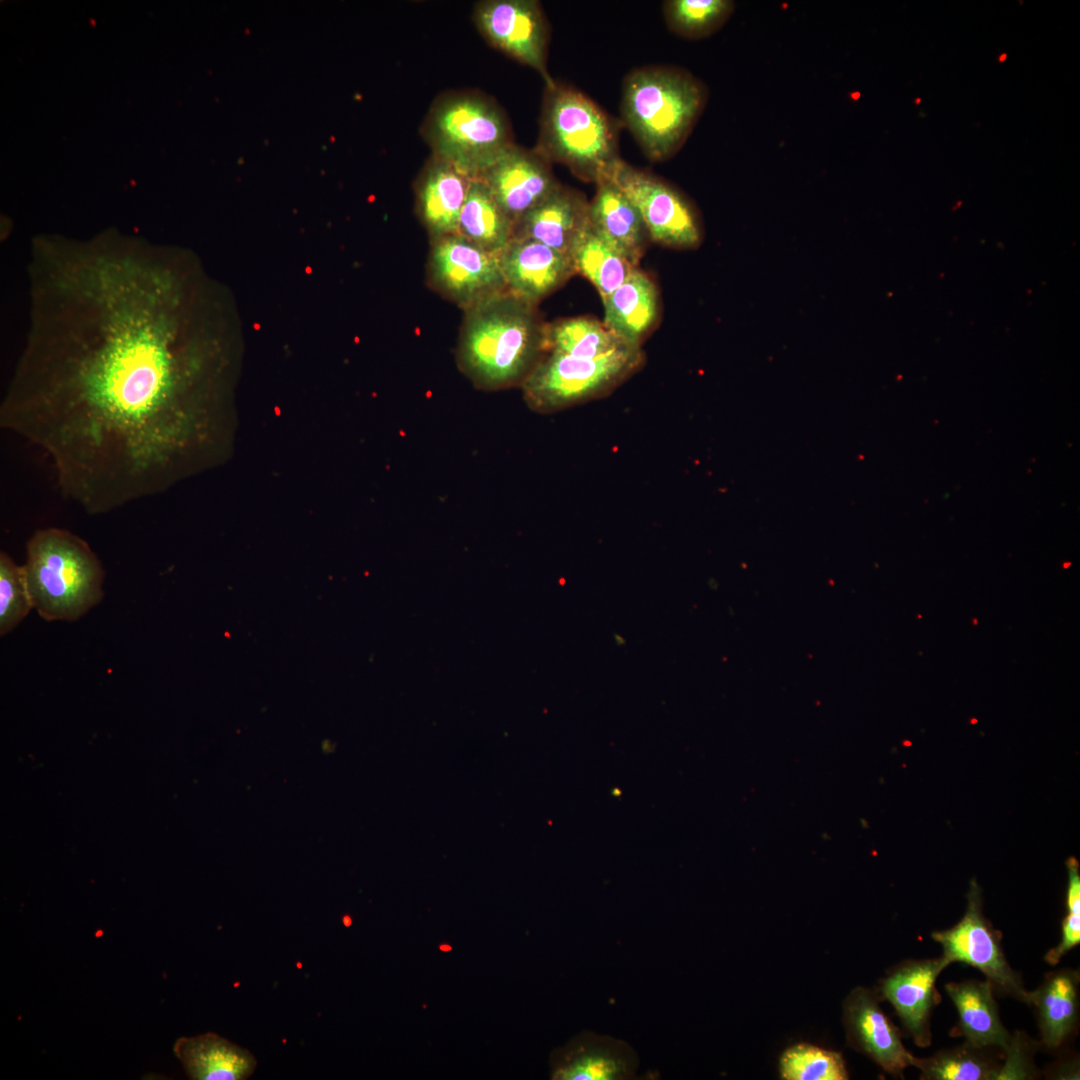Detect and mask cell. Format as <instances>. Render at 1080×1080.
<instances>
[{
	"label": "cell",
	"instance_id": "obj_12",
	"mask_svg": "<svg viewBox=\"0 0 1080 1080\" xmlns=\"http://www.w3.org/2000/svg\"><path fill=\"white\" fill-rule=\"evenodd\" d=\"M950 962L941 954L935 958L907 959L892 967L880 980V999L887 1000L899 1017L903 1030L921 1048L932 1043L931 1018L941 1001L936 981Z\"/></svg>",
	"mask_w": 1080,
	"mask_h": 1080
},
{
	"label": "cell",
	"instance_id": "obj_26",
	"mask_svg": "<svg viewBox=\"0 0 1080 1080\" xmlns=\"http://www.w3.org/2000/svg\"><path fill=\"white\" fill-rule=\"evenodd\" d=\"M568 255L576 274L595 286L602 301L637 267L596 232L590 222L574 241Z\"/></svg>",
	"mask_w": 1080,
	"mask_h": 1080
},
{
	"label": "cell",
	"instance_id": "obj_35",
	"mask_svg": "<svg viewBox=\"0 0 1080 1080\" xmlns=\"http://www.w3.org/2000/svg\"><path fill=\"white\" fill-rule=\"evenodd\" d=\"M1067 566H1070V563H1066V564L1064 565V568H1067Z\"/></svg>",
	"mask_w": 1080,
	"mask_h": 1080
},
{
	"label": "cell",
	"instance_id": "obj_24",
	"mask_svg": "<svg viewBox=\"0 0 1080 1080\" xmlns=\"http://www.w3.org/2000/svg\"><path fill=\"white\" fill-rule=\"evenodd\" d=\"M458 233L496 256L514 238V223L480 179L471 182L460 213Z\"/></svg>",
	"mask_w": 1080,
	"mask_h": 1080
},
{
	"label": "cell",
	"instance_id": "obj_30",
	"mask_svg": "<svg viewBox=\"0 0 1080 1080\" xmlns=\"http://www.w3.org/2000/svg\"><path fill=\"white\" fill-rule=\"evenodd\" d=\"M33 609L24 567L0 554V634L13 630Z\"/></svg>",
	"mask_w": 1080,
	"mask_h": 1080
},
{
	"label": "cell",
	"instance_id": "obj_7",
	"mask_svg": "<svg viewBox=\"0 0 1080 1080\" xmlns=\"http://www.w3.org/2000/svg\"><path fill=\"white\" fill-rule=\"evenodd\" d=\"M643 360L641 346L597 358L544 352L521 387L529 407L553 412L608 393L635 373Z\"/></svg>",
	"mask_w": 1080,
	"mask_h": 1080
},
{
	"label": "cell",
	"instance_id": "obj_23",
	"mask_svg": "<svg viewBox=\"0 0 1080 1080\" xmlns=\"http://www.w3.org/2000/svg\"><path fill=\"white\" fill-rule=\"evenodd\" d=\"M173 1052L192 1080H245L257 1066L250 1051L213 1032L180 1037Z\"/></svg>",
	"mask_w": 1080,
	"mask_h": 1080
},
{
	"label": "cell",
	"instance_id": "obj_17",
	"mask_svg": "<svg viewBox=\"0 0 1080 1080\" xmlns=\"http://www.w3.org/2000/svg\"><path fill=\"white\" fill-rule=\"evenodd\" d=\"M472 178L450 163L428 157L414 183L415 213L433 240L458 233Z\"/></svg>",
	"mask_w": 1080,
	"mask_h": 1080
},
{
	"label": "cell",
	"instance_id": "obj_27",
	"mask_svg": "<svg viewBox=\"0 0 1080 1080\" xmlns=\"http://www.w3.org/2000/svg\"><path fill=\"white\" fill-rule=\"evenodd\" d=\"M544 342V352H556L577 358H597L628 346H636L624 341L603 322L588 317L546 323Z\"/></svg>",
	"mask_w": 1080,
	"mask_h": 1080
},
{
	"label": "cell",
	"instance_id": "obj_29",
	"mask_svg": "<svg viewBox=\"0 0 1080 1080\" xmlns=\"http://www.w3.org/2000/svg\"><path fill=\"white\" fill-rule=\"evenodd\" d=\"M779 1072L785 1080H846L845 1061L836 1051L798 1043L780 1056Z\"/></svg>",
	"mask_w": 1080,
	"mask_h": 1080
},
{
	"label": "cell",
	"instance_id": "obj_3",
	"mask_svg": "<svg viewBox=\"0 0 1080 1080\" xmlns=\"http://www.w3.org/2000/svg\"><path fill=\"white\" fill-rule=\"evenodd\" d=\"M707 97L704 83L687 70L642 67L624 79L621 117L645 155L664 161L685 143Z\"/></svg>",
	"mask_w": 1080,
	"mask_h": 1080
},
{
	"label": "cell",
	"instance_id": "obj_25",
	"mask_svg": "<svg viewBox=\"0 0 1080 1080\" xmlns=\"http://www.w3.org/2000/svg\"><path fill=\"white\" fill-rule=\"evenodd\" d=\"M1003 1057L999 1048L964 1041L930 1057L914 1056L912 1066L920 1070L921 1080H996Z\"/></svg>",
	"mask_w": 1080,
	"mask_h": 1080
},
{
	"label": "cell",
	"instance_id": "obj_16",
	"mask_svg": "<svg viewBox=\"0 0 1080 1080\" xmlns=\"http://www.w3.org/2000/svg\"><path fill=\"white\" fill-rule=\"evenodd\" d=\"M499 261L506 289L535 305L576 274L567 254L531 239L513 238Z\"/></svg>",
	"mask_w": 1080,
	"mask_h": 1080
},
{
	"label": "cell",
	"instance_id": "obj_4",
	"mask_svg": "<svg viewBox=\"0 0 1080 1080\" xmlns=\"http://www.w3.org/2000/svg\"><path fill=\"white\" fill-rule=\"evenodd\" d=\"M619 125L582 92L554 79L545 84L534 149L583 181L610 178L622 159Z\"/></svg>",
	"mask_w": 1080,
	"mask_h": 1080
},
{
	"label": "cell",
	"instance_id": "obj_15",
	"mask_svg": "<svg viewBox=\"0 0 1080 1080\" xmlns=\"http://www.w3.org/2000/svg\"><path fill=\"white\" fill-rule=\"evenodd\" d=\"M550 1064L555 1080H631L639 1057L621 1039L583 1031L555 1050Z\"/></svg>",
	"mask_w": 1080,
	"mask_h": 1080
},
{
	"label": "cell",
	"instance_id": "obj_33",
	"mask_svg": "<svg viewBox=\"0 0 1080 1080\" xmlns=\"http://www.w3.org/2000/svg\"><path fill=\"white\" fill-rule=\"evenodd\" d=\"M1059 1059L1045 1068L1046 1079H1079V1058L1075 1053H1058Z\"/></svg>",
	"mask_w": 1080,
	"mask_h": 1080
},
{
	"label": "cell",
	"instance_id": "obj_10",
	"mask_svg": "<svg viewBox=\"0 0 1080 1080\" xmlns=\"http://www.w3.org/2000/svg\"><path fill=\"white\" fill-rule=\"evenodd\" d=\"M426 276L432 290L463 310L507 290L499 256L459 233L430 240Z\"/></svg>",
	"mask_w": 1080,
	"mask_h": 1080
},
{
	"label": "cell",
	"instance_id": "obj_28",
	"mask_svg": "<svg viewBox=\"0 0 1080 1080\" xmlns=\"http://www.w3.org/2000/svg\"><path fill=\"white\" fill-rule=\"evenodd\" d=\"M735 9L731 0H669L664 15L669 28L687 39H701L719 30Z\"/></svg>",
	"mask_w": 1080,
	"mask_h": 1080
},
{
	"label": "cell",
	"instance_id": "obj_21",
	"mask_svg": "<svg viewBox=\"0 0 1080 1080\" xmlns=\"http://www.w3.org/2000/svg\"><path fill=\"white\" fill-rule=\"evenodd\" d=\"M958 1013L952 1037L982 1047L1005 1050L1011 1033L1001 1021L992 984L987 979H967L944 985Z\"/></svg>",
	"mask_w": 1080,
	"mask_h": 1080
},
{
	"label": "cell",
	"instance_id": "obj_2",
	"mask_svg": "<svg viewBox=\"0 0 1080 1080\" xmlns=\"http://www.w3.org/2000/svg\"><path fill=\"white\" fill-rule=\"evenodd\" d=\"M463 311L456 349L462 373L482 390L521 385L545 351L537 305L505 290Z\"/></svg>",
	"mask_w": 1080,
	"mask_h": 1080
},
{
	"label": "cell",
	"instance_id": "obj_1",
	"mask_svg": "<svg viewBox=\"0 0 1080 1080\" xmlns=\"http://www.w3.org/2000/svg\"><path fill=\"white\" fill-rule=\"evenodd\" d=\"M173 261L116 235L32 245L30 325L0 426L41 449L92 515L162 493L213 442L206 354L185 339Z\"/></svg>",
	"mask_w": 1080,
	"mask_h": 1080
},
{
	"label": "cell",
	"instance_id": "obj_9",
	"mask_svg": "<svg viewBox=\"0 0 1080 1080\" xmlns=\"http://www.w3.org/2000/svg\"><path fill=\"white\" fill-rule=\"evenodd\" d=\"M610 179L637 207L650 240L674 249H695L701 244L700 215L678 190L623 160Z\"/></svg>",
	"mask_w": 1080,
	"mask_h": 1080
},
{
	"label": "cell",
	"instance_id": "obj_22",
	"mask_svg": "<svg viewBox=\"0 0 1080 1080\" xmlns=\"http://www.w3.org/2000/svg\"><path fill=\"white\" fill-rule=\"evenodd\" d=\"M604 325L629 344L641 346L659 318L660 299L652 278L635 267L602 301Z\"/></svg>",
	"mask_w": 1080,
	"mask_h": 1080
},
{
	"label": "cell",
	"instance_id": "obj_31",
	"mask_svg": "<svg viewBox=\"0 0 1080 1080\" xmlns=\"http://www.w3.org/2000/svg\"><path fill=\"white\" fill-rule=\"evenodd\" d=\"M1066 867L1068 885L1066 913L1061 925V938L1059 943L1049 949L1044 956V960L1052 966L1058 964L1069 951L1080 943V874L1077 859L1074 857L1068 858Z\"/></svg>",
	"mask_w": 1080,
	"mask_h": 1080
},
{
	"label": "cell",
	"instance_id": "obj_32",
	"mask_svg": "<svg viewBox=\"0 0 1080 1080\" xmlns=\"http://www.w3.org/2000/svg\"><path fill=\"white\" fill-rule=\"evenodd\" d=\"M1040 1050L1039 1043L1024 1031L1016 1030L1011 1034L1004 1050L1002 1065L996 1080L1039 1079L1041 1071L1035 1064V1054Z\"/></svg>",
	"mask_w": 1080,
	"mask_h": 1080
},
{
	"label": "cell",
	"instance_id": "obj_34",
	"mask_svg": "<svg viewBox=\"0 0 1080 1080\" xmlns=\"http://www.w3.org/2000/svg\"><path fill=\"white\" fill-rule=\"evenodd\" d=\"M1005 59H1006V54H1002V55H1001V57H1000V59H999V61H1001V62H1002V61H1004Z\"/></svg>",
	"mask_w": 1080,
	"mask_h": 1080
},
{
	"label": "cell",
	"instance_id": "obj_14",
	"mask_svg": "<svg viewBox=\"0 0 1080 1080\" xmlns=\"http://www.w3.org/2000/svg\"><path fill=\"white\" fill-rule=\"evenodd\" d=\"M878 994L856 987L843 1004V1022L849 1045L865 1054L888 1074L903 1078L914 1055L902 1042L898 1028L882 1010Z\"/></svg>",
	"mask_w": 1080,
	"mask_h": 1080
},
{
	"label": "cell",
	"instance_id": "obj_13",
	"mask_svg": "<svg viewBox=\"0 0 1080 1080\" xmlns=\"http://www.w3.org/2000/svg\"><path fill=\"white\" fill-rule=\"evenodd\" d=\"M551 165L534 148L515 144L478 179L515 225L560 184Z\"/></svg>",
	"mask_w": 1080,
	"mask_h": 1080
},
{
	"label": "cell",
	"instance_id": "obj_6",
	"mask_svg": "<svg viewBox=\"0 0 1080 1080\" xmlns=\"http://www.w3.org/2000/svg\"><path fill=\"white\" fill-rule=\"evenodd\" d=\"M432 156L478 179L514 142L510 122L492 97L475 90L441 93L420 127Z\"/></svg>",
	"mask_w": 1080,
	"mask_h": 1080
},
{
	"label": "cell",
	"instance_id": "obj_8",
	"mask_svg": "<svg viewBox=\"0 0 1080 1080\" xmlns=\"http://www.w3.org/2000/svg\"><path fill=\"white\" fill-rule=\"evenodd\" d=\"M950 962H960L982 972L995 994L1011 997L1030 1006L1031 991L1024 986L1021 974L1008 962L1002 947V934L983 912L982 891L975 879L967 893L962 918L952 927L931 933Z\"/></svg>",
	"mask_w": 1080,
	"mask_h": 1080
},
{
	"label": "cell",
	"instance_id": "obj_20",
	"mask_svg": "<svg viewBox=\"0 0 1080 1080\" xmlns=\"http://www.w3.org/2000/svg\"><path fill=\"white\" fill-rule=\"evenodd\" d=\"M589 222L611 246L638 267L649 235L637 207L612 179L596 184V193L589 202Z\"/></svg>",
	"mask_w": 1080,
	"mask_h": 1080
},
{
	"label": "cell",
	"instance_id": "obj_19",
	"mask_svg": "<svg viewBox=\"0 0 1080 1080\" xmlns=\"http://www.w3.org/2000/svg\"><path fill=\"white\" fill-rule=\"evenodd\" d=\"M588 223L589 201L579 191L560 183L515 223L514 238L531 239L568 255Z\"/></svg>",
	"mask_w": 1080,
	"mask_h": 1080
},
{
	"label": "cell",
	"instance_id": "obj_5",
	"mask_svg": "<svg viewBox=\"0 0 1080 1080\" xmlns=\"http://www.w3.org/2000/svg\"><path fill=\"white\" fill-rule=\"evenodd\" d=\"M33 609L47 621H75L101 602L104 570L86 541L68 530H37L23 565Z\"/></svg>",
	"mask_w": 1080,
	"mask_h": 1080
},
{
	"label": "cell",
	"instance_id": "obj_18",
	"mask_svg": "<svg viewBox=\"0 0 1080 1080\" xmlns=\"http://www.w3.org/2000/svg\"><path fill=\"white\" fill-rule=\"evenodd\" d=\"M1080 973L1061 968L1045 974L1031 991L1030 1007L1035 1009L1039 1047L1050 1053L1067 1050L1079 1029Z\"/></svg>",
	"mask_w": 1080,
	"mask_h": 1080
},
{
	"label": "cell",
	"instance_id": "obj_11",
	"mask_svg": "<svg viewBox=\"0 0 1080 1080\" xmlns=\"http://www.w3.org/2000/svg\"><path fill=\"white\" fill-rule=\"evenodd\" d=\"M472 21L493 48L536 70L545 84L553 80L547 70L548 22L535 0H482Z\"/></svg>",
	"mask_w": 1080,
	"mask_h": 1080
}]
</instances>
